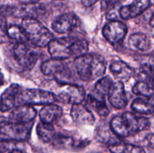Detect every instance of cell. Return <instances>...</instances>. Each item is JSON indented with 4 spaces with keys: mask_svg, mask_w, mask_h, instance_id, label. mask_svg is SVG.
Wrapping results in <instances>:
<instances>
[{
    "mask_svg": "<svg viewBox=\"0 0 154 153\" xmlns=\"http://www.w3.org/2000/svg\"><path fill=\"white\" fill-rule=\"evenodd\" d=\"M74 64L78 76L85 82L102 77L107 68L105 58L97 53H86L76 57Z\"/></svg>",
    "mask_w": 154,
    "mask_h": 153,
    "instance_id": "1",
    "label": "cell"
},
{
    "mask_svg": "<svg viewBox=\"0 0 154 153\" xmlns=\"http://www.w3.org/2000/svg\"><path fill=\"white\" fill-rule=\"evenodd\" d=\"M21 27L25 32L28 40L35 46L45 47L54 38L53 33L37 19L24 18L21 22Z\"/></svg>",
    "mask_w": 154,
    "mask_h": 153,
    "instance_id": "2",
    "label": "cell"
},
{
    "mask_svg": "<svg viewBox=\"0 0 154 153\" xmlns=\"http://www.w3.org/2000/svg\"><path fill=\"white\" fill-rule=\"evenodd\" d=\"M41 70L46 76H54L57 82L61 85L73 84V75L63 60L53 58L47 60L42 63Z\"/></svg>",
    "mask_w": 154,
    "mask_h": 153,
    "instance_id": "3",
    "label": "cell"
},
{
    "mask_svg": "<svg viewBox=\"0 0 154 153\" xmlns=\"http://www.w3.org/2000/svg\"><path fill=\"white\" fill-rule=\"evenodd\" d=\"M31 133V126L28 124L10 122L0 116V140L13 141H25L29 139Z\"/></svg>",
    "mask_w": 154,
    "mask_h": 153,
    "instance_id": "4",
    "label": "cell"
},
{
    "mask_svg": "<svg viewBox=\"0 0 154 153\" xmlns=\"http://www.w3.org/2000/svg\"><path fill=\"white\" fill-rule=\"evenodd\" d=\"M54 93L40 88H27L21 90L17 98L18 103L22 105H48L56 101Z\"/></svg>",
    "mask_w": 154,
    "mask_h": 153,
    "instance_id": "5",
    "label": "cell"
},
{
    "mask_svg": "<svg viewBox=\"0 0 154 153\" xmlns=\"http://www.w3.org/2000/svg\"><path fill=\"white\" fill-rule=\"evenodd\" d=\"M5 11L15 17H21L23 19L34 18L38 20V18L46 13V8L43 4L38 2H30L8 7Z\"/></svg>",
    "mask_w": 154,
    "mask_h": 153,
    "instance_id": "6",
    "label": "cell"
},
{
    "mask_svg": "<svg viewBox=\"0 0 154 153\" xmlns=\"http://www.w3.org/2000/svg\"><path fill=\"white\" fill-rule=\"evenodd\" d=\"M14 56L18 64L25 68L31 70L38 59L37 52L26 44L17 43L14 46Z\"/></svg>",
    "mask_w": 154,
    "mask_h": 153,
    "instance_id": "7",
    "label": "cell"
},
{
    "mask_svg": "<svg viewBox=\"0 0 154 153\" xmlns=\"http://www.w3.org/2000/svg\"><path fill=\"white\" fill-rule=\"evenodd\" d=\"M127 32V26L118 20L110 21L102 29V34L105 38L113 45H118L122 43Z\"/></svg>",
    "mask_w": 154,
    "mask_h": 153,
    "instance_id": "8",
    "label": "cell"
},
{
    "mask_svg": "<svg viewBox=\"0 0 154 153\" xmlns=\"http://www.w3.org/2000/svg\"><path fill=\"white\" fill-rule=\"evenodd\" d=\"M75 38L72 37H62L53 39L48 45V52L53 58L64 60L72 56L70 46Z\"/></svg>",
    "mask_w": 154,
    "mask_h": 153,
    "instance_id": "9",
    "label": "cell"
},
{
    "mask_svg": "<svg viewBox=\"0 0 154 153\" xmlns=\"http://www.w3.org/2000/svg\"><path fill=\"white\" fill-rule=\"evenodd\" d=\"M86 98V92L82 86L75 84L64 86L63 89L56 96V100L63 104H81Z\"/></svg>",
    "mask_w": 154,
    "mask_h": 153,
    "instance_id": "10",
    "label": "cell"
},
{
    "mask_svg": "<svg viewBox=\"0 0 154 153\" xmlns=\"http://www.w3.org/2000/svg\"><path fill=\"white\" fill-rule=\"evenodd\" d=\"M80 26V20L74 13H66L57 17L51 25L53 30L59 34H69Z\"/></svg>",
    "mask_w": 154,
    "mask_h": 153,
    "instance_id": "11",
    "label": "cell"
},
{
    "mask_svg": "<svg viewBox=\"0 0 154 153\" xmlns=\"http://www.w3.org/2000/svg\"><path fill=\"white\" fill-rule=\"evenodd\" d=\"M152 5L150 0H135L132 4L123 6L119 10V15L123 20L135 18L144 13Z\"/></svg>",
    "mask_w": 154,
    "mask_h": 153,
    "instance_id": "12",
    "label": "cell"
},
{
    "mask_svg": "<svg viewBox=\"0 0 154 153\" xmlns=\"http://www.w3.org/2000/svg\"><path fill=\"white\" fill-rule=\"evenodd\" d=\"M110 104L117 109H124L127 106L128 100L125 92L124 84L121 81L114 82L108 94Z\"/></svg>",
    "mask_w": 154,
    "mask_h": 153,
    "instance_id": "13",
    "label": "cell"
},
{
    "mask_svg": "<svg viewBox=\"0 0 154 153\" xmlns=\"http://www.w3.org/2000/svg\"><path fill=\"white\" fill-rule=\"evenodd\" d=\"M37 112L32 106L21 105L12 109L8 119L12 122L29 124L35 120Z\"/></svg>",
    "mask_w": 154,
    "mask_h": 153,
    "instance_id": "14",
    "label": "cell"
},
{
    "mask_svg": "<svg viewBox=\"0 0 154 153\" xmlns=\"http://www.w3.org/2000/svg\"><path fill=\"white\" fill-rule=\"evenodd\" d=\"M21 90L22 88L18 84L13 83L3 92L0 97V110L2 112H8L14 108Z\"/></svg>",
    "mask_w": 154,
    "mask_h": 153,
    "instance_id": "15",
    "label": "cell"
},
{
    "mask_svg": "<svg viewBox=\"0 0 154 153\" xmlns=\"http://www.w3.org/2000/svg\"><path fill=\"white\" fill-rule=\"evenodd\" d=\"M131 135L145 130L150 126V122L146 117L139 116L134 112H126L122 115Z\"/></svg>",
    "mask_w": 154,
    "mask_h": 153,
    "instance_id": "16",
    "label": "cell"
},
{
    "mask_svg": "<svg viewBox=\"0 0 154 153\" xmlns=\"http://www.w3.org/2000/svg\"><path fill=\"white\" fill-rule=\"evenodd\" d=\"M71 116L74 122L78 124H92L95 122V117L91 110L82 104L72 105Z\"/></svg>",
    "mask_w": 154,
    "mask_h": 153,
    "instance_id": "17",
    "label": "cell"
},
{
    "mask_svg": "<svg viewBox=\"0 0 154 153\" xmlns=\"http://www.w3.org/2000/svg\"><path fill=\"white\" fill-rule=\"evenodd\" d=\"M110 70L119 81H127L135 74V70L127 63L121 60L114 61L110 64Z\"/></svg>",
    "mask_w": 154,
    "mask_h": 153,
    "instance_id": "18",
    "label": "cell"
},
{
    "mask_svg": "<svg viewBox=\"0 0 154 153\" xmlns=\"http://www.w3.org/2000/svg\"><path fill=\"white\" fill-rule=\"evenodd\" d=\"M63 109L54 104L45 105L39 112V118L42 122L53 124L60 120L63 116Z\"/></svg>",
    "mask_w": 154,
    "mask_h": 153,
    "instance_id": "19",
    "label": "cell"
},
{
    "mask_svg": "<svg viewBox=\"0 0 154 153\" xmlns=\"http://www.w3.org/2000/svg\"><path fill=\"white\" fill-rule=\"evenodd\" d=\"M129 45L131 49L136 52H147L152 46L150 38L144 33H134L129 37Z\"/></svg>",
    "mask_w": 154,
    "mask_h": 153,
    "instance_id": "20",
    "label": "cell"
},
{
    "mask_svg": "<svg viewBox=\"0 0 154 153\" xmlns=\"http://www.w3.org/2000/svg\"><path fill=\"white\" fill-rule=\"evenodd\" d=\"M88 109L94 110L99 116L106 117L109 115V109L107 106L103 98L99 99L92 94H88L86 100Z\"/></svg>",
    "mask_w": 154,
    "mask_h": 153,
    "instance_id": "21",
    "label": "cell"
},
{
    "mask_svg": "<svg viewBox=\"0 0 154 153\" xmlns=\"http://www.w3.org/2000/svg\"><path fill=\"white\" fill-rule=\"evenodd\" d=\"M108 148L111 153H146L143 147L120 141L108 145Z\"/></svg>",
    "mask_w": 154,
    "mask_h": 153,
    "instance_id": "22",
    "label": "cell"
},
{
    "mask_svg": "<svg viewBox=\"0 0 154 153\" xmlns=\"http://www.w3.org/2000/svg\"><path fill=\"white\" fill-rule=\"evenodd\" d=\"M110 128L113 133L118 137H128L131 136L130 131L122 116H117L111 119Z\"/></svg>",
    "mask_w": 154,
    "mask_h": 153,
    "instance_id": "23",
    "label": "cell"
},
{
    "mask_svg": "<svg viewBox=\"0 0 154 153\" xmlns=\"http://www.w3.org/2000/svg\"><path fill=\"white\" fill-rule=\"evenodd\" d=\"M36 132L38 137L45 142H51L56 134L54 125L40 122L36 127Z\"/></svg>",
    "mask_w": 154,
    "mask_h": 153,
    "instance_id": "24",
    "label": "cell"
},
{
    "mask_svg": "<svg viewBox=\"0 0 154 153\" xmlns=\"http://www.w3.org/2000/svg\"><path fill=\"white\" fill-rule=\"evenodd\" d=\"M116 135L113 133L110 126L107 124H104L102 125H99L96 130V137L99 141L105 143H108V145L118 142L116 138Z\"/></svg>",
    "mask_w": 154,
    "mask_h": 153,
    "instance_id": "25",
    "label": "cell"
},
{
    "mask_svg": "<svg viewBox=\"0 0 154 153\" xmlns=\"http://www.w3.org/2000/svg\"><path fill=\"white\" fill-rule=\"evenodd\" d=\"M7 35L11 40H16L17 43H26L28 38L21 26L11 25L7 28Z\"/></svg>",
    "mask_w": 154,
    "mask_h": 153,
    "instance_id": "26",
    "label": "cell"
},
{
    "mask_svg": "<svg viewBox=\"0 0 154 153\" xmlns=\"http://www.w3.org/2000/svg\"><path fill=\"white\" fill-rule=\"evenodd\" d=\"M132 109L140 114L149 115L153 112V104L142 98L135 99L132 103Z\"/></svg>",
    "mask_w": 154,
    "mask_h": 153,
    "instance_id": "27",
    "label": "cell"
},
{
    "mask_svg": "<svg viewBox=\"0 0 154 153\" xmlns=\"http://www.w3.org/2000/svg\"><path fill=\"white\" fill-rule=\"evenodd\" d=\"M113 83L114 82H113L112 79L108 76L101 77L97 81L96 86H95V89L99 96H100L101 98H104L105 96L108 95V92Z\"/></svg>",
    "mask_w": 154,
    "mask_h": 153,
    "instance_id": "28",
    "label": "cell"
},
{
    "mask_svg": "<svg viewBox=\"0 0 154 153\" xmlns=\"http://www.w3.org/2000/svg\"><path fill=\"white\" fill-rule=\"evenodd\" d=\"M89 50V43L86 40L75 39L70 46V52L72 56L76 57L87 53Z\"/></svg>",
    "mask_w": 154,
    "mask_h": 153,
    "instance_id": "29",
    "label": "cell"
},
{
    "mask_svg": "<svg viewBox=\"0 0 154 153\" xmlns=\"http://www.w3.org/2000/svg\"><path fill=\"white\" fill-rule=\"evenodd\" d=\"M132 92L137 95H142L150 98L153 94V86L150 82L145 81H139L136 82L132 88Z\"/></svg>",
    "mask_w": 154,
    "mask_h": 153,
    "instance_id": "30",
    "label": "cell"
},
{
    "mask_svg": "<svg viewBox=\"0 0 154 153\" xmlns=\"http://www.w3.org/2000/svg\"><path fill=\"white\" fill-rule=\"evenodd\" d=\"M51 142H52L53 145L57 148H68L73 146L74 140L71 136L56 133Z\"/></svg>",
    "mask_w": 154,
    "mask_h": 153,
    "instance_id": "31",
    "label": "cell"
},
{
    "mask_svg": "<svg viewBox=\"0 0 154 153\" xmlns=\"http://www.w3.org/2000/svg\"><path fill=\"white\" fill-rule=\"evenodd\" d=\"M122 0H102V10L104 11H109L121 2Z\"/></svg>",
    "mask_w": 154,
    "mask_h": 153,
    "instance_id": "32",
    "label": "cell"
},
{
    "mask_svg": "<svg viewBox=\"0 0 154 153\" xmlns=\"http://www.w3.org/2000/svg\"><path fill=\"white\" fill-rule=\"evenodd\" d=\"M140 72L143 75L147 76V78H149L151 82L153 81V67L152 65L149 64H143L140 68Z\"/></svg>",
    "mask_w": 154,
    "mask_h": 153,
    "instance_id": "33",
    "label": "cell"
},
{
    "mask_svg": "<svg viewBox=\"0 0 154 153\" xmlns=\"http://www.w3.org/2000/svg\"><path fill=\"white\" fill-rule=\"evenodd\" d=\"M8 148V141L0 140V153H5Z\"/></svg>",
    "mask_w": 154,
    "mask_h": 153,
    "instance_id": "34",
    "label": "cell"
},
{
    "mask_svg": "<svg viewBox=\"0 0 154 153\" xmlns=\"http://www.w3.org/2000/svg\"><path fill=\"white\" fill-rule=\"evenodd\" d=\"M99 1H100V0H81V3L84 7L90 8L92 7L96 3H97Z\"/></svg>",
    "mask_w": 154,
    "mask_h": 153,
    "instance_id": "35",
    "label": "cell"
},
{
    "mask_svg": "<svg viewBox=\"0 0 154 153\" xmlns=\"http://www.w3.org/2000/svg\"><path fill=\"white\" fill-rule=\"evenodd\" d=\"M3 82H4V76H3L2 73L0 70V86L2 85Z\"/></svg>",
    "mask_w": 154,
    "mask_h": 153,
    "instance_id": "36",
    "label": "cell"
},
{
    "mask_svg": "<svg viewBox=\"0 0 154 153\" xmlns=\"http://www.w3.org/2000/svg\"><path fill=\"white\" fill-rule=\"evenodd\" d=\"M9 153H24L23 152L21 151V150L19 149H13L11 152H9Z\"/></svg>",
    "mask_w": 154,
    "mask_h": 153,
    "instance_id": "37",
    "label": "cell"
},
{
    "mask_svg": "<svg viewBox=\"0 0 154 153\" xmlns=\"http://www.w3.org/2000/svg\"><path fill=\"white\" fill-rule=\"evenodd\" d=\"M40 0H32L31 2H39Z\"/></svg>",
    "mask_w": 154,
    "mask_h": 153,
    "instance_id": "38",
    "label": "cell"
}]
</instances>
